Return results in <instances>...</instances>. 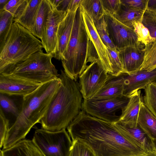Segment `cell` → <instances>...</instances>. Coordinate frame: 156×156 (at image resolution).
Wrapping results in <instances>:
<instances>
[{
    "mask_svg": "<svg viewBox=\"0 0 156 156\" xmlns=\"http://www.w3.org/2000/svg\"><path fill=\"white\" fill-rule=\"evenodd\" d=\"M72 141L87 146L95 156H142L146 153L125 137L114 123L82 110L67 128Z\"/></svg>",
    "mask_w": 156,
    "mask_h": 156,
    "instance_id": "obj_1",
    "label": "cell"
},
{
    "mask_svg": "<svg viewBox=\"0 0 156 156\" xmlns=\"http://www.w3.org/2000/svg\"><path fill=\"white\" fill-rule=\"evenodd\" d=\"M60 78L43 83L32 93L23 97L21 110L9 128L3 149L25 139L31 128L40 123L61 84Z\"/></svg>",
    "mask_w": 156,
    "mask_h": 156,
    "instance_id": "obj_2",
    "label": "cell"
},
{
    "mask_svg": "<svg viewBox=\"0 0 156 156\" xmlns=\"http://www.w3.org/2000/svg\"><path fill=\"white\" fill-rule=\"evenodd\" d=\"M61 85L40 123L42 128L55 131L66 129L82 109L79 85L61 70Z\"/></svg>",
    "mask_w": 156,
    "mask_h": 156,
    "instance_id": "obj_3",
    "label": "cell"
},
{
    "mask_svg": "<svg viewBox=\"0 0 156 156\" xmlns=\"http://www.w3.org/2000/svg\"><path fill=\"white\" fill-rule=\"evenodd\" d=\"M82 12L80 4L76 12L69 42L61 60L65 73L76 81L88 62L98 59L84 23Z\"/></svg>",
    "mask_w": 156,
    "mask_h": 156,
    "instance_id": "obj_4",
    "label": "cell"
},
{
    "mask_svg": "<svg viewBox=\"0 0 156 156\" xmlns=\"http://www.w3.org/2000/svg\"><path fill=\"white\" fill-rule=\"evenodd\" d=\"M43 48L39 39L14 22L4 46L0 51V73H9Z\"/></svg>",
    "mask_w": 156,
    "mask_h": 156,
    "instance_id": "obj_5",
    "label": "cell"
},
{
    "mask_svg": "<svg viewBox=\"0 0 156 156\" xmlns=\"http://www.w3.org/2000/svg\"><path fill=\"white\" fill-rule=\"evenodd\" d=\"M53 55L43 50L36 52L18 64L8 73L34 83L43 84L59 78L58 70L52 63Z\"/></svg>",
    "mask_w": 156,
    "mask_h": 156,
    "instance_id": "obj_6",
    "label": "cell"
},
{
    "mask_svg": "<svg viewBox=\"0 0 156 156\" xmlns=\"http://www.w3.org/2000/svg\"><path fill=\"white\" fill-rule=\"evenodd\" d=\"M32 140L45 156H69L72 145L66 129L55 131L37 129Z\"/></svg>",
    "mask_w": 156,
    "mask_h": 156,
    "instance_id": "obj_7",
    "label": "cell"
},
{
    "mask_svg": "<svg viewBox=\"0 0 156 156\" xmlns=\"http://www.w3.org/2000/svg\"><path fill=\"white\" fill-rule=\"evenodd\" d=\"M129 97L123 95L119 97L101 100H83L82 109L86 113L108 122H118L120 115L117 111L122 110L126 106Z\"/></svg>",
    "mask_w": 156,
    "mask_h": 156,
    "instance_id": "obj_8",
    "label": "cell"
},
{
    "mask_svg": "<svg viewBox=\"0 0 156 156\" xmlns=\"http://www.w3.org/2000/svg\"><path fill=\"white\" fill-rule=\"evenodd\" d=\"M109 76L98 59L90 62L79 77L83 100L91 99L105 84Z\"/></svg>",
    "mask_w": 156,
    "mask_h": 156,
    "instance_id": "obj_9",
    "label": "cell"
},
{
    "mask_svg": "<svg viewBox=\"0 0 156 156\" xmlns=\"http://www.w3.org/2000/svg\"><path fill=\"white\" fill-rule=\"evenodd\" d=\"M104 16L110 37L118 51L128 47H145L139 41L133 29L121 23L109 13L105 12Z\"/></svg>",
    "mask_w": 156,
    "mask_h": 156,
    "instance_id": "obj_10",
    "label": "cell"
},
{
    "mask_svg": "<svg viewBox=\"0 0 156 156\" xmlns=\"http://www.w3.org/2000/svg\"><path fill=\"white\" fill-rule=\"evenodd\" d=\"M51 8L43 27L41 41L47 53H54L56 46L57 34L59 25L67 12L58 10L50 0Z\"/></svg>",
    "mask_w": 156,
    "mask_h": 156,
    "instance_id": "obj_11",
    "label": "cell"
},
{
    "mask_svg": "<svg viewBox=\"0 0 156 156\" xmlns=\"http://www.w3.org/2000/svg\"><path fill=\"white\" fill-rule=\"evenodd\" d=\"M115 77L123 85V95L129 97L156 81V68L150 71H139L129 74L122 73Z\"/></svg>",
    "mask_w": 156,
    "mask_h": 156,
    "instance_id": "obj_12",
    "label": "cell"
},
{
    "mask_svg": "<svg viewBox=\"0 0 156 156\" xmlns=\"http://www.w3.org/2000/svg\"><path fill=\"white\" fill-rule=\"evenodd\" d=\"M42 84L21 79L8 73H0V93L9 96H25Z\"/></svg>",
    "mask_w": 156,
    "mask_h": 156,
    "instance_id": "obj_13",
    "label": "cell"
},
{
    "mask_svg": "<svg viewBox=\"0 0 156 156\" xmlns=\"http://www.w3.org/2000/svg\"><path fill=\"white\" fill-rule=\"evenodd\" d=\"M82 12L87 30L95 49L98 59L106 72L112 76V69L107 47L98 35L93 20L82 9Z\"/></svg>",
    "mask_w": 156,
    "mask_h": 156,
    "instance_id": "obj_14",
    "label": "cell"
},
{
    "mask_svg": "<svg viewBox=\"0 0 156 156\" xmlns=\"http://www.w3.org/2000/svg\"><path fill=\"white\" fill-rule=\"evenodd\" d=\"M77 8L68 10L65 17L59 25L57 34L56 46L53 54L54 58L58 60H62L66 49Z\"/></svg>",
    "mask_w": 156,
    "mask_h": 156,
    "instance_id": "obj_15",
    "label": "cell"
},
{
    "mask_svg": "<svg viewBox=\"0 0 156 156\" xmlns=\"http://www.w3.org/2000/svg\"><path fill=\"white\" fill-rule=\"evenodd\" d=\"M114 123L119 131L129 140L146 153L153 151L152 140L138 125L136 127L131 128L119 122Z\"/></svg>",
    "mask_w": 156,
    "mask_h": 156,
    "instance_id": "obj_16",
    "label": "cell"
},
{
    "mask_svg": "<svg viewBox=\"0 0 156 156\" xmlns=\"http://www.w3.org/2000/svg\"><path fill=\"white\" fill-rule=\"evenodd\" d=\"M144 47H130L119 51L124 73L129 74L140 70L143 63Z\"/></svg>",
    "mask_w": 156,
    "mask_h": 156,
    "instance_id": "obj_17",
    "label": "cell"
},
{
    "mask_svg": "<svg viewBox=\"0 0 156 156\" xmlns=\"http://www.w3.org/2000/svg\"><path fill=\"white\" fill-rule=\"evenodd\" d=\"M142 102L140 90L135 92L129 97L127 105L122 110L120 119L118 122L131 128L137 126Z\"/></svg>",
    "mask_w": 156,
    "mask_h": 156,
    "instance_id": "obj_18",
    "label": "cell"
},
{
    "mask_svg": "<svg viewBox=\"0 0 156 156\" xmlns=\"http://www.w3.org/2000/svg\"><path fill=\"white\" fill-rule=\"evenodd\" d=\"M0 156H45L32 140L23 139L1 150Z\"/></svg>",
    "mask_w": 156,
    "mask_h": 156,
    "instance_id": "obj_19",
    "label": "cell"
},
{
    "mask_svg": "<svg viewBox=\"0 0 156 156\" xmlns=\"http://www.w3.org/2000/svg\"><path fill=\"white\" fill-rule=\"evenodd\" d=\"M123 84L114 76L109 75L105 84L91 99L101 100L111 99L123 95Z\"/></svg>",
    "mask_w": 156,
    "mask_h": 156,
    "instance_id": "obj_20",
    "label": "cell"
},
{
    "mask_svg": "<svg viewBox=\"0 0 156 156\" xmlns=\"http://www.w3.org/2000/svg\"><path fill=\"white\" fill-rule=\"evenodd\" d=\"M138 125L152 140H156V118L142 102Z\"/></svg>",
    "mask_w": 156,
    "mask_h": 156,
    "instance_id": "obj_21",
    "label": "cell"
},
{
    "mask_svg": "<svg viewBox=\"0 0 156 156\" xmlns=\"http://www.w3.org/2000/svg\"><path fill=\"white\" fill-rule=\"evenodd\" d=\"M145 11L127 6L122 2L119 11L114 16L121 23L133 29V23L134 21L141 22Z\"/></svg>",
    "mask_w": 156,
    "mask_h": 156,
    "instance_id": "obj_22",
    "label": "cell"
},
{
    "mask_svg": "<svg viewBox=\"0 0 156 156\" xmlns=\"http://www.w3.org/2000/svg\"><path fill=\"white\" fill-rule=\"evenodd\" d=\"M50 8L51 5L49 0H42L30 31L34 35L41 40L42 38L44 24Z\"/></svg>",
    "mask_w": 156,
    "mask_h": 156,
    "instance_id": "obj_23",
    "label": "cell"
},
{
    "mask_svg": "<svg viewBox=\"0 0 156 156\" xmlns=\"http://www.w3.org/2000/svg\"><path fill=\"white\" fill-rule=\"evenodd\" d=\"M42 0H29L28 4L21 16L14 22L31 31L36 13Z\"/></svg>",
    "mask_w": 156,
    "mask_h": 156,
    "instance_id": "obj_24",
    "label": "cell"
},
{
    "mask_svg": "<svg viewBox=\"0 0 156 156\" xmlns=\"http://www.w3.org/2000/svg\"><path fill=\"white\" fill-rule=\"evenodd\" d=\"M80 5L94 22L104 16L105 11L101 0H82Z\"/></svg>",
    "mask_w": 156,
    "mask_h": 156,
    "instance_id": "obj_25",
    "label": "cell"
},
{
    "mask_svg": "<svg viewBox=\"0 0 156 156\" xmlns=\"http://www.w3.org/2000/svg\"><path fill=\"white\" fill-rule=\"evenodd\" d=\"M13 16L4 9L0 10V51L3 48L14 22Z\"/></svg>",
    "mask_w": 156,
    "mask_h": 156,
    "instance_id": "obj_26",
    "label": "cell"
},
{
    "mask_svg": "<svg viewBox=\"0 0 156 156\" xmlns=\"http://www.w3.org/2000/svg\"><path fill=\"white\" fill-rule=\"evenodd\" d=\"M155 68L156 39L145 45L144 60L140 71H150Z\"/></svg>",
    "mask_w": 156,
    "mask_h": 156,
    "instance_id": "obj_27",
    "label": "cell"
},
{
    "mask_svg": "<svg viewBox=\"0 0 156 156\" xmlns=\"http://www.w3.org/2000/svg\"><path fill=\"white\" fill-rule=\"evenodd\" d=\"M144 90L142 102L156 118V82L150 83Z\"/></svg>",
    "mask_w": 156,
    "mask_h": 156,
    "instance_id": "obj_28",
    "label": "cell"
},
{
    "mask_svg": "<svg viewBox=\"0 0 156 156\" xmlns=\"http://www.w3.org/2000/svg\"><path fill=\"white\" fill-rule=\"evenodd\" d=\"M94 22L98 35L106 47L115 51L118 50L110 37L107 23L104 16Z\"/></svg>",
    "mask_w": 156,
    "mask_h": 156,
    "instance_id": "obj_29",
    "label": "cell"
},
{
    "mask_svg": "<svg viewBox=\"0 0 156 156\" xmlns=\"http://www.w3.org/2000/svg\"><path fill=\"white\" fill-rule=\"evenodd\" d=\"M29 1V0H9L3 9L9 12L13 15L14 22L23 12Z\"/></svg>",
    "mask_w": 156,
    "mask_h": 156,
    "instance_id": "obj_30",
    "label": "cell"
},
{
    "mask_svg": "<svg viewBox=\"0 0 156 156\" xmlns=\"http://www.w3.org/2000/svg\"><path fill=\"white\" fill-rule=\"evenodd\" d=\"M141 23L148 29L151 37L156 39V11L146 9L143 14Z\"/></svg>",
    "mask_w": 156,
    "mask_h": 156,
    "instance_id": "obj_31",
    "label": "cell"
},
{
    "mask_svg": "<svg viewBox=\"0 0 156 156\" xmlns=\"http://www.w3.org/2000/svg\"><path fill=\"white\" fill-rule=\"evenodd\" d=\"M132 25L139 41L144 45L155 40L151 37L148 29L141 22L134 21Z\"/></svg>",
    "mask_w": 156,
    "mask_h": 156,
    "instance_id": "obj_32",
    "label": "cell"
},
{
    "mask_svg": "<svg viewBox=\"0 0 156 156\" xmlns=\"http://www.w3.org/2000/svg\"><path fill=\"white\" fill-rule=\"evenodd\" d=\"M72 141L69 156H95L92 150L85 144L77 140Z\"/></svg>",
    "mask_w": 156,
    "mask_h": 156,
    "instance_id": "obj_33",
    "label": "cell"
},
{
    "mask_svg": "<svg viewBox=\"0 0 156 156\" xmlns=\"http://www.w3.org/2000/svg\"><path fill=\"white\" fill-rule=\"evenodd\" d=\"M112 69L111 76H118L124 73L123 66L119 56L118 50L115 51L107 48Z\"/></svg>",
    "mask_w": 156,
    "mask_h": 156,
    "instance_id": "obj_34",
    "label": "cell"
},
{
    "mask_svg": "<svg viewBox=\"0 0 156 156\" xmlns=\"http://www.w3.org/2000/svg\"><path fill=\"white\" fill-rule=\"evenodd\" d=\"M0 108L2 110L12 114L16 118L18 116L20 111L13 101L6 95L0 93Z\"/></svg>",
    "mask_w": 156,
    "mask_h": 156,
    "instance_id": "obj_35",
    "label": "cell"
},
{
    "mask_svg": "<svg viewBox=\"0 0 156 156\" xmlns=\"http://www.w3.org/2000/svg\"><path fill=\"white\" fill-rule=\"evenodd\" d=\"M9 121L5 116L3 110L0 109V146L3 145L6 135L9 129Z\"/></svg>",
    "mask_w": 156,
    "mask_h": 156,
    "instance_id": "obj_36",
    "label": "cell"
},
{
    "mask_svg": "<svg viewBox=\"0 0 156 156\" xmlns=\"http://www.w3.org/2000/svg\"><path fill=\"white\" fill-rule=\"evenodd\" d=\"M101 1L105 12L113 16L119 11L122 3L121 0H101Z\"/></svg>",
    "mask_w": 156,
    "mask_h": 156,
    "instance_id": "obj_37",
    "label": "cell"
},
{
    "mask_svg": "<svg viewBox=\"0 0 156 156\" xmlns=\"http://www.w3.org/2000/svg\"><path fill=\"white\" fill-rule=\"evenodd\" d=\"M121 2L127 6L145 11L148 0H121Z\"/></svg>",
    "mask_w": 156,
    "mask_h": 156,
    "instance_id": "obj_38",
    "label": "cell"
},
{
    "mask_svg": "<svg viewBox=\"0 0 156 156\" xmlns=\"http://www.w3.org/2000/svg\"><path fill=\"white\" fill-rule=\"evenodd\" d=\"M71 1V0H62L56 8L58 10L67 12Z\"/></svg>",
    "mask_w": 156,
    "mask_h": 156,
    "instance_id": "obj_39",
    "label": "cell"
},
{
    "mask_svg": "<svg viewBox=\"0 0 156 156\" xmlns=\"http://www.w3.org/2000/svg\"><path fill=\"white\" fill-rule=\"evenodd\" d=\"M82 0H71L69 10L77 9L80 5Z\"/></svg>",
    "mask_w": 156,
    "mask_h": 156,
    "instance_id": "obj_40",
    "label": "cell"
},
{
    "mask_svg": "<svg viewBox=\"0 0 156 156\" xmlns=\"http://www.w3.org/2000/svg\"><path fill=\"white\" fill-rule=\"evenodd\" d=\"M147 9L156 11V0H148Z\"/></svg>",
    "mask_w": 156,
    "mask_h": 156,
    "instance_id": "obj_41",
    "label": "cell"
},
{
    "mask_svg": "<svg viewBox=\"0 0 156 156\" xmlns=\"http://www.w3.org/2000/svg\"><path fill=\"white\" fill-rule=\"evenodd\" d=\"M9 0H0V10L3 9L4 7Z\"/></svg>",
    "mask_w": 156,
    "mask_h": 156,
    "instance_id": "obj_42",
    "label": "cell"
},
{
    "mask_svg": "<svg viewBox=\"0 0 156 156\" xmlns=\"http://www.w3.org/2000/svg\"><path fill=\"white\" fill-rule=\"evenodd\" d=\"M52 4L56 8L58 6L62 0H50Z\"/></svg>",
    "mask_w": 156,
    "mask_h": 156,
    "instance_id": "obj_43",
    "label": "cell"
},
{
    "mask_svg": "<svg viewBox=\"0 0 156 156\" xmlns=\"http://www.w3.org/2000/svg\"><path fill=\"white\" fill-rule=\"evenodd\" d=\"M142 156H156V153L154 151L146 153Z\"/></svg>",
    "mask_w": 156,
    "mask_h": 156,
    "instance_id": "obj_44",
    "label": "cell"
},
{
    "mask_svg": "<svg viewBox=\"0 0 156 156\" xmlns=\"http://www.w3.org/2000/svg\"><path fill=\"white\" fill-rule=\"evenodd\" d=\"M153 145V151L156 153V140H152Z\"/></svg>",
    "mask_w": 156,
    "mask_h": 156,
    "instance_id": "obj_45",
    "label": "cell"
}]
</instances>
